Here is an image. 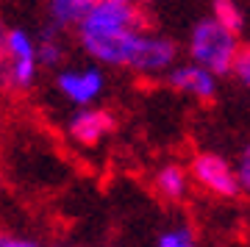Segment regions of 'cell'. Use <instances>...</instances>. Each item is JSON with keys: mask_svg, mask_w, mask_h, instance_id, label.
I'll list each match as a JSON object with an SVG mask.
<instances>
[{"mask_svg": "<svg viewBox=\"0 0 250 247\" xmlns=\"http://www.w3.org/2000/svg\"><path fill=\"white\" fill-rule=\"evenodd\" d=\"M239 47H242L239 36L228 34V31H225L223 25H217L208 14L200 17L195 25H192L189 39H187L189 62L197 64V67H203L206 72H211L214 78L231 75L233 59L239 53Z\"/></svg>", "mask_w": 250, "mask_h": 247, "instance_id": "obj_1", "label": "cell"}, {"mask_svg": "<svg viewBox=\"0 0 250 247\" xmlns=\"http://www.w3.org/2000/svg\"><path fill=\"white\" fill-rule=\"evenodd\" d=\"M189 181L192 186L203 189L211 197L220 200H233L239 197V184H236V172H233V161L225 159L223 153L214 150H200L192 156V161L187 164Z\"/></svg>", "mask_w": 250, "mask_h": 247, "instance_id": "obj_2", "label": "cell"}, {"mask_svg": "<svg viewBox=\"0 0 250 247\" xmlns=\"http://www.w3.org/2000/svg\"><path fill=\"white\" fill-rule=\"evenodd\" d=\"M56 92L72 108H92L106 92V75L95 64H64L53 75Z\"/></svg>", "mask_w": 250, "mask_h": 247, "instance_id": "obj_3", "label": "cell"}, {"mask_svg": "<svg viewBox=\"0 0 250 247\" xmlns=\"http://www.w3.org/2000/svg\"><path fill=\"white\" fill-rule=\"evenodd\" d=\"M39 81L36 36L22 25H9V92H28Z\"/></svg>", "mask_w": 250, "mask_h": 247, "instance_id": "obj_4", "label": "cell"}, {"mask_svg": "<svg viewBox=\"0 0 250 247\" xmlns=\"http://www.w3.org/2000/svg\"><path fill=\"white\" fill-rule=\"evenodd\" d=\"M114 128H117V117L103 106L75 108L67 120V125H64L70 142H75L78 147H98L106 136H111Z\"/></svg>", "mask_w": 250, "mask_h": 247, "instance_id": "obj_5", "label": "cell"}, {"mask_svg": "<svg viewBox=\"0 0 250 247\" xmlns=\"http://www.w3.org/2000/svg\"><path fill=\"white\" fill-rule=\"evenodd\" d=\"M167 86L172 92H178V95H187L192 100H214L217 97V89H220V78H214L211 72H206L203 67H197L192 62H184V64H175L167 75Z\"/></svg>", "mask_w": 250, "mask_h": 247, "instance_id": "obj_6", "label": "cell"}, {"mask_svg": "<svg viewBox=\"0 0 250 247\" xmlns=\"http://www.w3.org/2000/svg\"><path fill=\"white\" fill-rule=\"evenodd\" d=\"M153 189L159 194L161 200H167V203H181V200H187L189 189H192V181H189V172L184 164H161L156 172H153Z\"/></svg>", "mask_w": 250, "mask_h": 247, "instance_id": "obj_7", "label": "cell"}, {"mask_svg": "<svg viewBox=\"0 0 250 247\" xmlns=\"http://www.w3.org/2000/svg\"><path fill=\"white\" fill-rule=\"evenodd\" d=\"M92 0H50L45 6V17H47V28L56 34L64 31H75L81 25V20L86 17Z\"/></svg>", "mask_w": 250, "mask_h": 247, "instance_id": "obj_8", "label": "cell"}, {"mask_svg": "<svg viewBox=\"0 0 250 247\" xmlns=\"http://www.w3.org/2000/svg\"><path fill=\"white\" fill-rule=\"evenodd\" d=\"M36 59H39V70H62L67 62V42L64 34H56L50 28H45L36 36Z\"/></svg>", "mask_w": 250, "mask_h": 247, "instance_id": "obj_9", "label": "cell"}, {"mask_svg": "<svg viewBox=\"0 0 250 247\" xmlns=\"http://www.w3.org/2000/svg\"><path fill=\"white\" fill-rule=\"evenodd\" d=\"M208 17L214 20L217 25H223L228 34L242 36L245 25H248V17H245V9H242L236 0H214L211 3V14Z\"/></svg>", "mask_w": 250, "mask_h": 247, "instance_id": "obj_10", "label": "cell"}, {"mask_svg": "<svg viewBox=\"0 0 250 247\" xmlns=\"http://www.w3.org/2000/svg\"><path fill=\"white\" fill-rule=\"evenodd\" d=\"M153 247H197V236H195V230H192V225L175 222V225L164 228L156 236Z\"/></svg>", "mask_w": 250, "mask_h": 247, "instance_id": "obj_11", "label": "cell"}, {"mask_svg": "<svg viewBox=\"0 0 250 247\" xmlns=\"http://www.w3.org/2000/svg\"><path fill=\"white\" fill-rule=\"evenodd\" d=\"M231 78L239 83V86L250 89V42L242 44L236 59H233V67H231Z\"/></svg>", "mask_w": 250, "mask_h": 247, "instance_id": "obj_12", "label": "cell"}, {"mask_svg": "<svg viewBox=\"0 0 250 247\" xmlns=\"http://www.w3.org/2000/svg\"><path fill=\"white\" fill-rule=\"evenodd\" d=\"M0 89H9V22L0 14Z\"/></svg>", "mask_w": 250, "mask_h": 247, "instance_id": "obj_13", "label": "cell"}, {"mask_svg": "<svg viewBox=\"0 0 250 247\" xmlns=\"http://www.w3.org/2000/svg\"><path fill=\"white\" fill-rule=\"evenodd\" d=\"M233 172H236V184H239V192L250 194V142L239 150L236 161H233Z\"/></svg>", "mask_w": 250, "mask_h": 247, "instance_id": "obj_14", "label": "cell"}, {"mask_svg": "<svg viewBox=\"0 0 250 247\" xmlns=\"http://www.w3.org/2000/svg\"><path fill=\"white\" fill-rule=\"evenodd\" d=\"M0 247H42V242L34 236H20L11 230H0Z\"/></svg>", "mask_w": 250, "mask_h": 247, "instance_id": "obj_15", "label": "cell"}, {"mask_svg": "<svg viewBox=\"0 0 250 247\" xmlns=\"http://www.w3.org/2000/svg\"><path fill=\"white\" fill-rule=\"evenodd\" d=\"M42 247H70V245H67V242H45Z\"/></svg>", "mask_w": 250, "mask_h": 247, "instance_id": "obj_16", "label": "cell"}, {"mask_svg": "<svg viewBox=\"0 0 250 247\" xmlns=\"http://www.w3.org/2000/svg\"><path fill=\"white\" fill-rule=\"evenodd\" d=\"M0 133H3V117H0Z\"/></svg>", "mask_w": 250, "mask_h": 247, "instance_id": "obj_17", "label": "cell"}]
</instances>
